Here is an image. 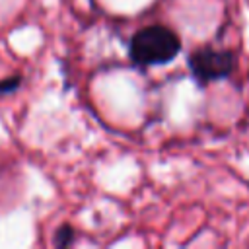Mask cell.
<instances>
[{
  "instance_id": "7a4b0ae2",
  "label": "cell",
  "mask_w": 249,
  "mask_h": 249,
  "mask_svg": "<svg viewBox=\"0 0 249 249\" xmlns=\"http://www.w3.org/2000/svg\"><path fill=\"white\" fill-rule=\"evenodd\" d=\"M235 58L226 49L202 47L189 56V68L198 84H210L224 80L231 74Z\"/></svg>"
},
{
  "instance_id": "3957f363",
  "label": "cell",
  "mask_w": 249,
  "mask_h": 249,
  "mask_svg": "<svg viewBox=\"0 0 249 249\" xmlns=\"http://www.w3.org/2000/svg\"><path fill=\"white\" fill-rule=\"evenodd\" d=\"M72 241H74V228L70 224L58 226L54 231V237H53L54 247H68V245H72Z\"/></svg>"
},
{
  "instance_id": "277c9868",
  "label": "cell",
  "mask_w": 249,
  "mask_h": 249,
  "mask_svg": "<svg viewBox=\"0 0 249 249\" xmlns=\"http://www.w3.org/2000/svg\"><path fill=\"white\" fill-rule=\"evenodd\" d=\"M19 86H21V76H19V74L4 78V80H0V95L14 93V91H16Z\"/></svg>"
},
{
  "instance_id": "6da1fadb",
  "label": "cell",
  "mask_w": 249,
  "mask_h": 249,
  "mask_svg": "<svg viewBox=\"0 0 249 249\" xmlns=\"http://www.w3.org/2000/svg\"><path fill=\"white\" fill-rule=\"evenodd\" d=\"M181 51L179 35L165 25L138 29L128 43V56L138 66H158L171 62Z\"/></svg>"
}]
</instances>
